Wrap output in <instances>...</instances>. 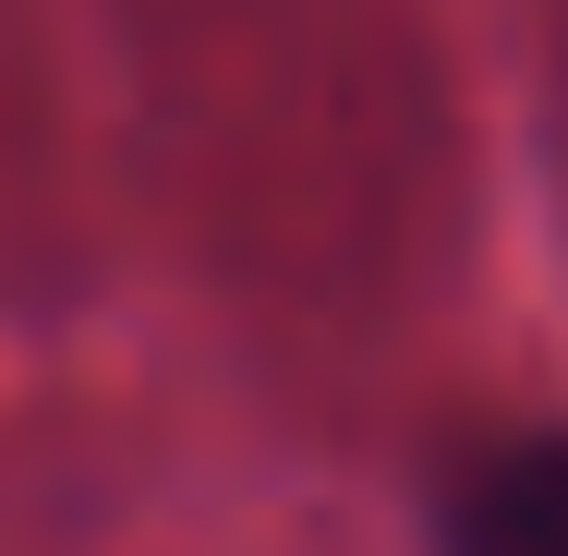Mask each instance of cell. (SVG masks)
I'll list each match as a JSON object with an SVG mask.
<instances>
[{
  "label": "cell",
  "instance_id": "1",
  "mask_svg": "<svg viewBox=\"0 0 568 556\" xmlns=\"http://www.w3.org/2000/svg\"><path fill=\"white\" fill-rule=\"evenodd\" d=\"M448 556H568V436L496 447L448 496Z\"/></svg>",
  "mask_w": 568,
  "mask_h": 556
}]
</instances>
